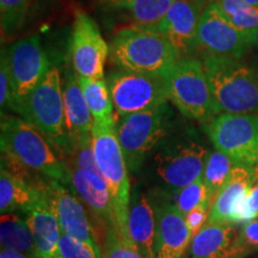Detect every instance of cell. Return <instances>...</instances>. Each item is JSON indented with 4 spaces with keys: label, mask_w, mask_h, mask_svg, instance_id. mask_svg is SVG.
<instances>
[{
    "label": "cell",
    "mask_w": 258,
    "mask_h": 258,
    "mask_svg": "<svg viewBox=\"0 0 258 258\" xmlns=\"http://www.w3.org/2000/svg\"><path fill=\"white\" fill-rule=\"evenodd\" d=\"M109 91L116 118L154 109L169 102L164 77L116 70L109 73Z\"/></svg>",
    "instance_id": "cell-10"
},
{
    "label": "cell",
    "mask_w": 258,
    "mask_h": 258,
    "mask_svg": "<svg viewBox=\"0 0 258 258\" xmlns=\"http://www.w3.org/2000/svg\"><path fill=\"white\" fill-rule=\"evenodd\" d=\"M169 102L180 114L205 124L219 115L201 59L184 57L164 76Z\"/></svg>",
    "instance_id": "cell-7"
},
{
    "label": "cell",
    "mask_w": 258,
    "mask_h": 258,
    "mask_svg": "<svg viewBox=\"0 0 258 258\" xmlns=\"http://www.w3.org/2000/svg\"><path fill=\"white\" fill-rule=\"evenodd\" d=\"M110 61L117 70L164 77L180 60L165 36L150 29L128 27L110 42Z\"/></svg>",
    "instance_id": "cell-3"
},
{
    "label": "cell",
    "mask_w": 258,
    "mask_h": 258,
    "mask_svg": "<svg viewBox=\"0 0 258 258\" xmlns=\"http://www.w3.org/2000/svg\"><path fill=\"white\" fill-rule=\"evenodd\" d=\"M70 51L72 67L80 78H104L110 46L95 19L82 10L74 14Z\"/></svg>",
    "instance_id": "cell-13"
},
{
    "label": "cell",
    "mask_w": 258,
    "mask_h": 258,
    "mask_svg": "<svg viewBox=\"0 0 258 258\" xmlns=\"http://www.w3.org/2000/svg\"><path fill=\"white\" fill-rule=\"evenodd\" d=\"M80 86L85 96L93 122L115 123L116 115L108 82L104 78H80Z\"/></svg>",
    "instance_id": "cell-26"
},
{
    "label": "cell",
    "mask_w": 258,
    "mask_h": 258,
    "mask_svg": "<svg viewBox=\"0 0 258 258\" xmlns=\"http://www.w3.org/2000/svg\"><path fill=\"white\" fill-rule=\"evenodd\" d=\"M35 0H0V25L3 36L15 34L23 27Z\"/></svg>",
    "instance_id": "cell-29"
},
{
    "label": "cell",
    "mask_w": 258,
    "mask_h": 258,
    "mask_svg": "<svg viewBox=\"0 0 258 258\" xmlns=\"http://www.w3.org/2000/svg\"><path fill=\"white\" fill-rule=\"evenodd\" d=\"M62 92L70 144L82 138L91 137L93 117L80 86L79 76L73 67L64 72Z\"/></svg>",
    "instance_id": "cell-19"
},
{
    "label": "cell",
    "mask_w": 258,
    "mask_h": 258,
    "mask_svg": "<svg viewBox=\"0 0 258 258\" xmlns=\"http://www.w3.org/2000/svg\"><path fill=\"white\" fill-rule=\"evenodd\" d=\"M252 35L233 25L214 4H209L200 18L196 32L195 56H224L245 59L252 44Z\"/></svg>",
    "instance_id": "cell-11"
},
{
    "label": "cell",
    "mask_w": 258,
    "mask_h": 258,
    "mask_svg": "<svg viewBox=\"0 0 258 258\" xmlns=\"http://www.w3.org/2000/svg\"><path fill=\"white\" fill-rule=\"evenodd\" d=\"M239 246L241 252L258 249V220L245 222L239 231Z\"/></svg>",
    "instance_id": "cell-35"
},
{
    "label": "cell",
    "mask_w": 258,
    "mask_h": 258,
    "mask_svg": "<svg viewBox=\"0 0 258 258\" xmlns=\"http://www.w3.org/2000/svg\"><path fill=\"white\" fill-rule=\"evenodd\" d=\"M103 258H150L138 249L131 240L118 233L115 225L109 226L102 239Z\"/></svg>",
    "instance_id": "cell-30"
},
{
    "label": "cell",
    "mask_w": 258,
    "mask_h": 258,
    "mask_svg": "<svg viewBox=\"0 0 258 258\" xmlns=\"http://www.w3.org/2000/svg\"><path fill=\"white\" fill-rule=\"evenodd\" d=\"M232 24L240 30L253 34L258 29V8L245 0H213Z\"/></svg>",
    "instance_id": "cell-27"
},
{
    "label": "cell",
    "mask_w": 258,
    "mask_h": 258,
    "mask_svg": "<svg viewBox=\"0 0 258 258\" xmlns=\"http://www.w3.org/2000/svg\"><path fill=\"white\" fill-rule=\"evenodd\" d=\"M172 128L173 111L169 103L116 118V135L128 170L137 173L148 154L166 140Z\"/></svg>",
    "instance_id": "cell-6"
},
{
    "label": "cell",
    "mask_w": 258,
    "mask_h": 258,
    "mask_svg": "<svg viewBox=\"0 0 258 258\" xmlns=\"http://www.w3.org/2000/svg\"><path fill=\"white\" fill-rule=\"evenodd\" d=\"M27 221L34 237L37 258H59L62 231L46 199L28 213Z\"/></svg>",
    "instance_id": "cell-23"
},
{
    "label": "cell",
    "mask_w": 258,
    "mask_h": 258,
    "mask_svg": "<svg viewBox=\"0 0 258 258\" xmlns=\"http://www.w3.org/2000/svg\"><path fill=\"white\" fill-rule=\"evenodd\" d=\"M0 146L5 154L27 169L66 183L67 164L60 151L21 116L2 114Z\"/></svg>",
    "instance_id": "cell-1"
},
{
    "label": "cell",
    "mask_w": 258,
    "mask_h": 258,
    "mask_svg": "<svg viewBox=\"0 0 258 258\" xmlns=\"http://www.w3.org/2000/svg\"><path fill=\"white\" fill-rule=\"evenodd\" d=\"M212 205L211 203H205V205L200 206V207L192 209L191 212H189L185 215V221L188 225L190 232H191L192 237L198 232L201 230L203 226L206 225V222L208 221L209 213H211Z\"/></svg>",
    "instance_id": "cell-36"
},
{
    "label": "cell",
    "mask_w": 258,
    "mask_h": 258,
    "mask_svg": "<svg viewBox=\"0 0 258 258\" xmlns=\"http://www.w3.org/2000/svg\"><path fill=\"white\" fill-rule=\"evenodd\" d=\"M128 237L146 257L154 258L156 213L152 202L144 192H132L127 218Z\"/></svg>",
    "instance_id": "cell-20"
},
{
    "label": "cell",
    "mask_w": 258,
    "mask_h": 258,
    "mask_svg": "<svg viewBox=\"0 0 258 258\" xmlns=\"http://www.w3.org/2000/svg\"><path fill=\"white\" fill-rule=\"evenodd\" d=\"M208 148L190 135L167 138L153 157V169L161 184L172 192L202 178Z\"/></svg>",
    "instance_id": "cell-8"
},
{
    "label": "cell",
    "mask_w": 258,
    "mask_h": 258,
    "mask_svg": "<svg viewBox=\"0 0 258 258\" xmlns=\"http://www.w3.org/2000/svg\"><path fill=\"white\" fill-rule=\"evenodd\" d=\"M219 114L258 115V69L244 59L200 57Z\"/></svg>",
    "instance_id": "cell-2"
},
{
    "label": "cell",
    "mask_w": 258,
    "mask_h": 258,
    "mask_svg": "<svg viewBox=\"0 0 258 258\" xmlns=\"http://www.w3.org/2000/svg\"><path fill=\"white\" fill-rule=\"evenodd\" d=\"M0 258H31V257L28 256V254L18 252V251L2 249V251H0Z\"/></svg>",
    "instance_id": "cell-38"
},
{
    "label": "cell",
    "mask_w": 258,
    "mask_h": 258,
    "mask_svg": "<svg viewBox=\"0 0 258 258\" xmlns=\"http://www.w3.org/2000/svg\"><path fill=\"white\" fill-rule=\"evenodd\" d=\"M43 185L41 188L32 185L25 179L14 175L2 166L0 169V211H2V214L17 212L28 214L46 199Z\"/></svg>",
    "instance_id": "cell-22"
},
{
    "label": "cell",
    "mask_w": 258,
    "mask_h": 258,
    "mask_svg": "<svg viewBox=\"0 0 258 258\" xmlns=\"http://www.w3.org/2000/svg\"><path fill=\"white\" fill-rule=\"evenodd\" d=\"M205 131L215 150L234 163L258 165L257 114H219L206 122Z\"/></svg>",
    "instance_id": "cell-9"
},
{
    "label": "cell",
    "mask_w": 258,
    "mask_h": 258,
    "mask_svg": "<svg viewBox=\"0 0 258 258\" xmlns=\"http://www.w3.org/2000/svg\"><path fill=\"white\" fill-rule=\"evenodd\" d=\"M110 10L131 18V27L153 29L163 21L173 0H104Z\"/></svg>",
    "instance_id": "cell-24"
},
{
    "label": "cell",
    "mask_w": 258,
    "mask_h": 258,
    "mask_svg": "<svg viewBox=\"0 0 258 258\" xmlns=\"http://www.w3.org/2000/svg\"><path fill=\"white\" fill-rule=\"evenodd\" d=\"M189 252L190 258L239 257V231L231 224H206L192 237Z\"/></svg>",
    "instance_id": "cell-18"
},
{
    "label": "cell",
    "mask_w": 258,
    "mask_h": 258,
    "mask_svg": "<svg viewBox=\"0 0 258 258\" xmlns=\"http://www.w3.org/2000/svg\"><path fill=\"white\" fill-rule=\"evenodd\" d=\"M246 57H249V63L258 69V29L252 35V44H251L250 51Z\"/></svg>",
    "instance_id": "cell-37"
},
{
    "label": "cell",
    "mask_w": 258,
    "mask_h": 258,
    "mask_svg": "<svg viewBox=\"0 0 258 258\" xmlns=\"http://www.w3.org/2000/svg\"><path fill=\"white\" fill-rule=\"evenodd\" d=\"M195 2H199V3H201V4H203V5L208 6L213 2V0H195Z\"/></svg>",
    "instance_id": "cell-39"
},
{
    "label": "cell",
    "mask_w": 258,
    "mask_h": 258,
    "mask_svg": "<svg viewBox=\"0 0 258 258\" xmlns=\"http://www.w3.org/2000/svg\"><path fill=\"white\" fill-rule=\"evenodd\" d=\"M258 218V179L253 183L243 203H241L239 211L237 213L235 224L237 222H249Z\"/></svg>",
    "instance_id": "cell-33"
},
{
    "label": "cell",
    "mask_w": 258,
    "mask_h": 258,
    "mask_svg": "<svg viewBox=\"0 0 258 258\" xmlns=\"http://www.w3.org/2000/svg\"><path fill=\"white\" fill-rule=\"evenodd\" d=\"M257 179L254 166L235 164L230 177L215 196L206 224H235L241 203Z\"/></svg>",
    "instance_id": "cell-17"
},
{
    "label": "cell",
    "mask_w": 258,
    "mask_h": 258,
    "mask_svg": "<svg viewBox=\"0 0 258 258\" xmlns=\"http://www.w3.org/2000/svg\"><path fill=\"white\" fill-rule=\"evenodd\" d=\"M246 3H249L250 5H253L256 6V8H258V0H245Z\"/></svg>",
    "instance_id": "cell-40"
},
{
    "label": "cell",
    "mask_w": 258,
    "mask_h": 258,
    "mask_svg": "<svg viewBox=\"0 0 258 258\" xmlns=\"http://www.w3.org/2000/svg\"><path fill=\"white\" fill-rule=\"evenodd\" d=\"M235 164L237 163H234L230 157L220 151L215 150L214 152L209 153L205 170H203L202 180L211 194L212 202H214L217 194L220 191L222 185L230 177Z\"/></svg>",
    "instance_id": "cell-28"
},
{
    "label": "cell",
    "mask_w": 258,
    "mask_h": 258,
    "mask_svg": "<svg viewBox=\"0 0 258 258\" xmlns=\"http://www.w3.org/2000/svg\"><path fill=\"white\" fill-rule=\"evenodd\" d=\"M0 244L2 249L18 251L31 258H37L34 237L27 219L17 213L2 214L0 218Z\"/></svg>",
    "instance_id": "cell-25"
},
{
    "label": "cell",
    "mask_w": 258,
    "mask_h": 258,
    "mask_svg": "<svg viewBox=\"0 0 258 258\" xmlns=\"http://www.w3.org/2000/svg\"><path fill=\"white\" fill-rule=\"evenodd\" d=\"M53 143L64 158L70 147L62 92V79L56 66H51L40 83L18 105L17 112Z\"/></svg>",
    "instance_id": "cell-4"
},
{
    "label": "cell",
    "mask_w": 258,
    "mask_h": 258,
    "mask_svg": "<svg viewBox=\"0 0 258 258\" xmlns=\"http://www.w3.org/2000/svg\"><path fill=\"white\" fill-rule=\"evenodd\" d=\"M0 61L8 69L15 95V112L21 102L40 83L51 64L37 35L21 38L2 49Z\"/></svg>",
    "instance_id": "cell-12"
},
{
    "label": "cell",
    "mask_w": 258,
    "mask_h": 258,
    "mask_svg": "<svg viewBox=\"0 0 258 258\" xmlns=\"http://www.w3.org/2000/svg\"><path fill=\"white\" fill-rule=\"evenodd\" d=\"M152 205L156 213L154 258H182L192 239L184 215L170 200H157Z\"/></svg>",
    "instance_id": "cell-16"
},
{
    "label": "cell",
    "mask_w": 258,
    "mask_h": 258,
    "mask_svg": "<svg viewBox=\"0 0 258 258\" xmlns=\"http://www.w3.org/2000/svg\"><path fill=\"white\" fill-rule=\"evenodd\" d=\"M173 203L184 217L192 209L198 208L200 206L205 205V203L213 205L211 194H209L207 186L203 183L202 178L198 179L196 182L177 191Z\"/></svg>",
    "instance_id": "cell-31"
},
{
    "label": "cell",
    "mask_w": 258,
    "mask_h": 258,
    "mask_svg": "<svg viewBox=\"0 0 258 258\" xmlns=\"http://www.w3.org/2000/svg\"><path fill=\"white\" fill-rule=\"evenodd\" d=\"M44 196L51 211L59 220L62 234L99 245L98 225L82 200L55 179H48L43 185Z\"/></svg>",
    "instance_id": "cell-14"
},
{
    "label": "cell",
    "mask_w": 258,
    "mask_h": 258,
    "mask_svg": "<svg viewBox=\"0 0 258 258\" xmlns=\"http://www.w3.org/2000/svg\"><path fill=\"white\" fill-rule=\"evenodd\" d=\"M0 106H2V114H6L9 110L15 112L16 101L14 90H12L8 69L3 61H0Z\"/></svg>",
    "instance_id": "cell-34"
},
{
    "label": "cell",
    "mask_w": 258,
    "mask_h": 258,
    "mask_svg": "<svg viewBox=\"0 0 258 258\" xmlns=\"http://www.w3.org/2000/svg\"><path fill=\"white\" fill-rule=\"evenodd\" d=\"M59 258H103L99 245L62 234L59 245Z\"/></svg>",
    "instance_id": "cell-32"
},
{
    "label": "cell",
    "mask_w": 258,
    "mask_h": 258,
    "mask_svg": "<svg viewBox=\"0 0 258 258\" xmlns=\"http://www.w3.org/2000/svg\"><path fill=\"white\" fill-rule=\"evenodd\" d=\"M206 8L195 0H173L163 21L151 30L165 36L180 59L195 56L196 32Z\"/></svg>",
    "instance_id": "cell-15"
},
{
    "label": "cell",
    "mask_w": 258,
    "mask_h": 258,
    "mask_svg": "<svg viewBox=\"0 0 258 258\" xmlns=\"http://www.w3.org/2000/svg\"><path fill=\"white\" fill-rule=\"evenodd\" d=\"M67 164V179L64 185L69 186L84 205L88 207L98 227L102 228L103 235L109 226L115 225L114 211L109 192H102L90 182L83 170L72 164ZM116 226V225H115Z\"/></svg>",
    "instance_id": "cell-21"
},
{
    "label": "cell",
    "mask_w": 258,
    "mask_h": 258,
    "mask_svg": "<svg viewBox=\"0 0 258 258\" xmlns=\"http://www.w3.org/2000/svg\"><path fill=\"white\" fill-rule=\"evenodd\" d=\"M91 137L96 163L104 176L110 192L116 228L124 239L131 240L127 231L128 208L132 198L129 170L116 135V122H93Z\"/></svg>",
    "instance_id": "cell-5"
}]
</instances>
